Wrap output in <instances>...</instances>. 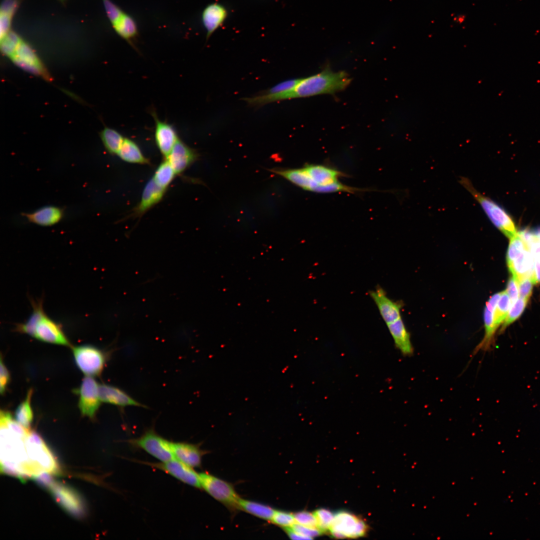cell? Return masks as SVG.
Masks as SVG:
<instances>
[{"label":"cell","mask_w":540,"mask_h":540,"mask_svg":"<svg viewBox=\"0 0 540 540\" xmlns=\"http://www.w3.org/2000/svg\"><path fill=\"white\" fill-rule=\"evenodd\" d=\"M1 472L21 480L36 479L41 474L30 460L26 443L30 431L13 420L10 412L0 411Z\"/></svg>","instance_id":"6da1fadb"},{"label":"cell","mask_w":540,"mask_h":540,"mask_svg":"<svg viewBox=\"0 0 540 540\" xmlns=\"http://www.w3.org/2000/svg\"><path fill=\"white\" fill-rule=\"evenodd\" d=\"M272 171L300 188L311 192L356 194L365 190L344 184L340 178L344 176V174L326 165L308 164L300 168Z\"/></svg>","instance_id":"7a4b0ae2"},{"label":"cell","mask_w":540,"mask_h":540,"mask_svg":"<svg viewBox=\"0 0 540 540\" xmlns=\"http://www.w3.org/2000/svg\"><path fill=\"white\" fill-rule=\"evenodd\" d=\"M352 79L344 71L326 68L322 72L300 78L296 86L286 93L272 96L273 102L294 98H304L322 94H334L344 90Z\"/></svg>","instance_id":"3957f363"},{"label":"cell","mask_w":540,"mask_h":540,"mask_svg":"<svg viewBox=\"0 0 540 540\" xmlns=\"http://www.w3.org/2000/svg\"><path fill=\"white\" fill-rule=\"evenodd\" d=\"M32 312L24 323L17 324L16 331L43 342L70 346V342L60 324L50 318L44 312L42 301H32Z\"/></svg>","instance_id":"277c9868"},{"label":"cell","mask_w":540,"mask_h":540,"mask_svg":"<svg viewBox=\"0 0 540 540\" xmlns=\"http://www.w3.org/2000/svg\"><path fill=\"white\" fill-rule=\"evenodd\" d=\"M460 183L480 204L492 223L506 236L511 238L518 232L515 224L506 212L492 199L480 192L466 178L461 177Z\"/></svg>","instance_id":"5b68a950"},{"label":"cell","mask_w":540,"mask_h":540,"mask_svg":"<svg viewBox=\"0 0 540 540\" xmlns=\"http://www.w3.org/2000/svg\"><path fill=\"white\" fill-rule=\"evenodd\" d=\"M26 443L29 458L41 474L52 475L60 472V466L55 456L38 434L30 430Z\"/></svg>","instance_id":"8992f818"},{"label":"cell","mask_w":540,"mask_h":540,"mask_svg":"<svg viewBox=\"0 0 540 540\" xmlns=\"http://www.w3.org/2000/svg\"><path fill=\"white\" fill-rule=\"evenodd\" d=\"M134 448L142 449L160 460L166 462L174 458L171 442L157 434L152 430L146 432L140 436L128 440Z\"/></svg>","instance_id":"52a82bcc"},{"label":"cell","mask_w":540,"mask_h":540,"mask_svg":"<svg viewBox=\"0 0 540 540\" xmlns=\"http://www.w3.org/2000/svg\"><path fill=\"white\" fill-rule=\"evenodd\" d=\"M367 530L368 526L362 520L342 510L334 514L329 532L335 538H356L364 536Z\"/></svg>","instance_id":"ba28073f"},{"label":"cell","mask_w":540,"mask_h":540,"mask_svg":"<svg viewBox=\"0 0 540 540\" xmlns=\"http://www.w3.org/2000/svg\"><path fill=\"white\" fill-rule=\"evenodd\" d=\"M201 488L216 500L234 508H238L240 497L228 482L208 472L199 474Z\"/></svg>","instance_id":"9c48e42d"},{"label":"cell","mask_w":540,"mask_h":540,"mask_svg":"<svg viewBox=\"0 0 540 540\" xmlns=\"http://www.w3.org/2000/svg\"><path fill=\"white\" fill-rule=\"evenodd\" d=\"M72 352L77 366L84 374L96 376L102 372L106 356L100 350L90 345H81L73 347Z\"/></svg>","instance_id":"30bf717a"},{"label":"cell","mask_w":540,"mask_h":540,"mask_svg":"<svg viewBox=\"0 0 540 540\" xmlns=\"http://www.w3.org/2000/svg\"><path fill=\"white\" fill-rule=\"evenodd\" d=\"M52 495L60 506L72 516H83L85 506L83 500L78 494L68 486L53 482L48 487Z\"/></svg>","instance_id":"8fae6325"},{"label":"cell","mask_w":540,"mask_h":540,"mask_svg":"<svg viewBox=\"0 0 540 540\" xmlns=\"http://www.w3.org/2000/svg\"><path fill=\"white\" fill-rule=\"evenodd\" d=\"M145 464L159 469L178 480L190 486L201 488L199 474L176 458L160 462H142Z\"/></svg>","instance_id":"7c38bea8"},{"label":"cell","mask_w":540,"mask_h":540,"mask_svg":"<svg viewBox=\"0 0 540 540\" xmlns=\"http://www.w3.org/2000/svg\"><path fill=\"white\" fill-rule=\"evenodd\" d=\"M108 17L116 32L136 48L134 42L138 35V30L134 18L118 6Z\"/></svg>","instance_id":"4fadbf2b"},{"label":"cell","mask_w":540,"mask_h":540,"mask_svg":"<svg viewBox=\"0 0 540 540\" xmlns=\"http://www.w3.org/2000/svg\"><path fill=\"white\" fill-rule=\"evenodd\" d=\"M98 386L90 376H87L82 380L78 391V407L84 416L92 418L96 416L101 402Z\"/></svg>","instance_id":"5bb4252c"},{"label":"cell","mask_w":540,"mask_h":540,"mask_svg":"<svg viewBox=\"0 0 540 540\" xmlns=\"http://www.w3.org/2000/svg\"><path fill=\"white\" fill-rule=\"evenodd\" d=\"M8 58L20 68L28 72L44 78L47 76L40 59L30 45L22 39Z\"/></svg>","instance_id":"9a60e30c"},{"label":"cell","mask_w":540,"mask_h":540,"mask_svg":"<svg viewBox=\"0 0 540 540\" xmlns=\"http://www.w3.org/2000/svg\"><path fill=\"white\" fill-rule=\"evenodd\" d=\"M501 294L502 292L493 294L486 303L484 310V334L482 341L476 348L474 354L479 350H488L494 344V334L498 329L494 323V312Z\"/></svg>","instance_id":"2e32d148"},{"label":"cell","mask_w":540,"mask_h":540,"mask_svg":"<svg viewBox=\"0 0 540 540\" xmlns=\"http://www.w3.org/2000/svg\"><path fill=\"white\" fill-rule=\"evenodd\" d=\"M228 16L227 8L219 2L208 4L203 9L201 21L206 32V40L224 24Z\"/></svg>","instance_id":"e0dca14e"},{"label":"cell","mask_w":540,"mask_h":540,"mask_svg":"<svg viewBox=\"0 0 540 540\" xmlns=\"http://www.w3.org/2000/svg\"><path fill=\"white\" fill-rule=\"evenodd\" d=\"M155 122L154 138L156 144L165 158L179 139L173 126L158 119L156 114H152Z\"/></svg>","instance_id":"ac0fdd59"},{"label":"cell","mask_w":540,"mask_h":540,"mask_svg":"<svg viewBox=\"0 0 540 540\" xmlns=\"http://www.w3.org/2000/svg\"><path fill=\"white\" fill-rule=\"evenodd\" d=\"M370 296L386 324L400 318V304L390 300L382 288L378 287L371 290Z\"/></svg>","instance_id":"d6986e66"},{"label":"cell","mask_w":540,"mask_h":540,"mask_svg":"<svg viewBox=\"0 0 540 540\" xmlns=\"http://www.w3.org/2000/svg\"><path fill=\"white\" fill-rule=\"evenodd\" d=\"M196 152L180 139L166 158L176 174H180L187 169L196 159Z\"/></svg>","instance_id":"ffe728a7"},{"label":"cell","mask_w":540,"mask_h":540,"mask_svg":"<svg viewBox=\"0 0 540 540\" xmlns=\"http://www.w3.org/2000/svg\"><path fill=\"white\" fill-rule=\"evenodd\" d=\"M166 188L159 186L152 178L144 189L140 203L134 208L132 216H141L162 198Z\"/></svg>","instance_id":"44dd1931"},{"label":"cell","mask_w":540,"mask_h":540,"mask_svg":"<svg viewBox=\"0 0 540 540\" xmlns=\"http://www.w3.org/2000/svg\"><path fill=\"white\" fill-rule=\"evenodd\" d=\"M171 446L174 458L192 468L200 466L204 452L198 446L184 442H172Z\"/></svg>","instance_id":"7402d4cb"},{"label":"cell","mask_w":540,"mask_h":540,"mask_svg":"<svg viewBox=\"0 0 540 540\" xmlns=\"http://www.w3.org/2000/svg\"><path fill=\"white\" fill-rule=\"evenodd\" d=\"M101 402L121 407L144 406L132 398L122 390L110 385L102 384L98 386Z\"/></svg>","instance_id":"603a6c76"},{"label":"cell","mask_w":540,"mask_h":540,"mask_svg":"<svg viewBox=\"0 0 540 540\" xmlns=\"http://www.w3.org/2000/svg\"><path fill=\"white\" fill-rule=\"evenodd\" d=\"M524 246L519 256L508 264L509 270L518 282L528 278H534V260L529 249Z\"/></svg>","instance_id":"cb8c5ba5"},{"label":"cell","mask_w":540,"mask_h":540,"mask_svg":"<svg viewBox=\"0 0 540 540\" xmlns=\"http://www.w3.org/2000/svg\"><path fill=\"white\" fill-rule=\"evenodd\" d=\"M22 215L32 223L41 226H51L62 218L64 210L59 207L48 206L31 213H23Z\"/></svg>","instance_id":"d4e9b609"},{"label":"cell","mask_w":540,"mask_h":540,"mask_svg":"<svg viewBox=\"0 0 540 540\" xmlns=\"http://www.w3.org/2000/svg\"><path fill=\"white\" fill-rule=\"evenodd\" d=\"M396 348L404 356H410L414 352L410 336L401 318L387 324Z\"/></svg>","instance_id":"484cf974"},{"label":"cell","mask_w":540,"mask_h":540,"mask_svg":"<svg viewBox=\"0 0 540 540\" xmlns=\"http://www.w3.org/2000/svg\"><path fill=\"white\" fill-rule=\"evenodd\" d=\"M117 155L126 162L149 164V160L142 153L138 145L132 140L124 138Z\"/></svg>","instance_id":"4316f807"},{"label":"cell","mask_w":540,"mask_h":540,"mask_svg":"<svg viewBox=\"0 0 540 540\" xmlns=\"http://www.w3.org/2000/svg\"><path fill=\"white\" fill-rule=\"evenodd\" d=\"M238 508L259 518L271 520L276 510L272 508L257 502L240 498Z\"/></svg>","instance_id":"83f0119b"},{"label":"cell","mask_w":540,"mask_h":540,"mask_svg":"<svg viewBox=\"0 0 540 540\" xmlns=\"http://www.w3.org/2000/svg\"><path fill=\"white\" fill-rule=\"evenodd\" d=\"M100 136L107 151L112 154H117L124 137L116 130L108 128H104Z\"/></svg>","instance_id":"f1b7e54d"},{"label":"cell","mask_w":540,"mask_h":540,"mask_svg":"<svg viewBox=\"0 0 540 540\" xmlns=\"http://www.w3.org/2000/svg\"><path fill=\"white\" fill-rule=\"evenodd\" d=\"M32 394V390L30 389L25 400L16 408L14 416L16 420L27 429L30 428L34 417L30 405Z\"/></svg>","instance_id":"f546056e"},{"label":"cell","mask_w":540,"mask_h":540,"mask_svg":"<svg viewBox=\"0 0 540 540\" xmlns=\"http://www.w3.org/2000/svg\"><path fill=\"white\" fill-rule=\"evenodd\" d=\"M176 174L169 162L166 160L156 170L152 178L160 186L167 188Z\"/></svg>","instance_id":"4dcf8cb0"},{"label":"cell","mask_w":540,"mask_h":540,"mask_svg":"<svg viewBox=\"0 0 540 540\" xmlns=\"http://www.w3.org/2000/svg\"><path fill=\"white\" fill-rule=\"evenodd\" d=\"M511 306L510 298L506 290L502 292L494 312V323L497 328L504 320Z\"/></svg>","instance_id":"1f68e13d"},{"label":"cell","mask_w":540,"mask_h":540,"mask_svg":"<svg viewBox=\"0 0 540 540\" xmlns=\"http://www.w3.org/2000/svg\"><path fill=\"white\" fill-rule=\"evenodd\" d=\"M528 301L518 298V300L512 304L502 324L500 332H502L510 324L518 319L523 312Z\"/></svg>","instance_id":"d6a6232c"},{"label":"cell","mask_w":540,"mask_h":540,"mask_svg":"<svg viewBox=\"0 0 540 540\" xmlns=\"http://www.w3.org/2000/svg\"><path fill=\"white\" fill-rule=\"evenodd\" d=\"M21 40L18 35L10 30L0 39V49L2 52L9 57L14 51Z\"/></svg>","instance_id":"836d02e7"},{"label":"cell","mask_w":540,"mask_h":540,"mask_svg":"<svg viewBox=\"0 0 540 540\" xmlns=\"http://www.w3.org/2000/svg\"><path fill=\"white\" fill-rule=\"evenodd\" d=\"M317 521L318 528L322 532L329 531L334 519V514L326 508H319L314 512Z\"/></svg>","instance_id":"e575fe53"},{"label":"cell","mask_w":540,"mask_h":540,"mask_svg":"<svg viewBox=\"0 0 540 540\" xmlns=\"http://www.w3.org/2000/svg\"><path fill=\"white\" fill-rule=\"evenodd\" d=\"M524 248V244L517 232L516 236L510 239L506 255L507 263H510L519 256Z\"/></svg>","instance_id":"d590c367"},{"label":"cell","mask_w":540,"mask_h":540,"mask_svg":"<svg viewBox=\"0 0 540 540\" xmlns=\"http://www.w3.org/2000/svg\"><path fill=\"white\" fill-rule=\"evenodd\" d=\"M300 78L290 79L278 83L263 94L269 95H278L292 90L300 81Z\"/></svg>","instance_id":"8d00e7d4"},{"label":"cell","mask_w":540,"mask_h":540,"mask_svg":"<svg viewBox=\"0 0 540 540\" xmlns=\"http://www.w3.org/2000/svg\"><path fill=\"white\" fill-rule=\"evenodd\" d=\"M271 521L284 528L291 527L296 523L294 514L282 510H275Z\"/></svg>","instance_id":"74e56055"},{"label":"cell","mask_w":540,"mask_h":540,"mask_svg":"<svg viewBox=\"0 0 540 540\" xmlns=\"http://www.w3.org/2000/svg\"><path fill=\"white\" fill-rule=\"evenodd\" d=\"M296 523L312 528H317V521L314 513L300 511L294 514Z\"/></svg>","instance_id":"f35d334b"},{"label":"cell","mask_w":540,"mask_h":540,"mask_svg":"<svg viewBox=\"0 0 540 540\" xmlns=\"http://www.w3.org/2000/svg\"><path fill=\"white\" fill-rule=\"evenodd\" d=\"M290 528L296 532L307 538L308 540L318 536L322 533L317 528L306 526L297 523H295Z\"/></svg>","instance_id":"ab89813d"},{"label":"cell","mask_w":540,"mask_h":540,"mask_svg":"<svg viewBox=\"0 0 540 540\" xmlns=\"http://www.w3.org/2000/svg\"><path fill=\"white\" fill-rule=\"evenodd\" d=\"M533 278H528L518 282L520 298L528 301L532 294Z\"/></svg>","instance_id":"60d3db41"},{"label":"cell","mask_w":540,"mask_h":540,"mask_svg":"<svg viewBox=\"0 0 540 540\" xmlns=\"http://www.w3.org/2000/svg\"><path fill=\"white\" fill-rule=\"evenodd\" d=\"M506 290L510 298L512 306L518 300L519 296L518 282L512 276L508 281Z\"/></svg>","instance_id":"b9f144b4"},{"label":"cell","mask_w":540,"mask_h":540,"mask_svg":"<svg viewBox=\"0 0 540 540\" xmlns=\"http://www.w3.org/2000/svg\"><path fill=\"white\" fill-rule=\"evenodd\" d=\"M12 16L11 14L0 12V39L11 30Z\"/></svg>","instance_id":"7bdbcfd3"},{"label":"cell","mask_w":540,"mask_h":540,"mask_svg":"<svg viewBox=\"0 0 540 540\" xmlns=\"http://www.w3.org/2000/svg\"><path fill=\"white\" fill-rule=\"evenodd\" d=\"M0 392L2 394L4 393L7 388L10 381V376L6 367L2 362V357L0 358Z\"/></svg>","instance_id":"ee69618b"},{"label":"cell","mask_w":540,"mask_h":540,"mask_svg":"<svg viewBox=\"0 0 540 540\" xmlns=\"http://www.w3.org/2000/svg\"><path fill=\"white\" fill-rule=\"evenodd\" d=\"M18 4V0H4L0 6V13L14 16Z\"/></svg>","instance_id":"f6af8a7d"},{"label":"cell","mask_w":540,"mask_h":540,"mask_svg":"<svg viewBox=\"0 0 540 540\" xmlns=\"http://www.w3.org/2000/svg\"><path fill=\"white\" fill-rule=\"evenodd\" d=\"M534 284L540 282V262L534 260Z\"/></svg>","instance_id":"bcb514c9"},{"label":"cell","mask_w":540,"mask_h":540,"mask_svg":"<svg viewBox=\"0 0 540 540\" xmlns=\"http://www.w3.org/2000/svg\"><path fill=\"white\" fill-rule=\"evenodd\" d=\"M59 0L62 4H64V2H65V0Z\"/></svg>","instance_id":"7dc6e473"}]
</instances>
